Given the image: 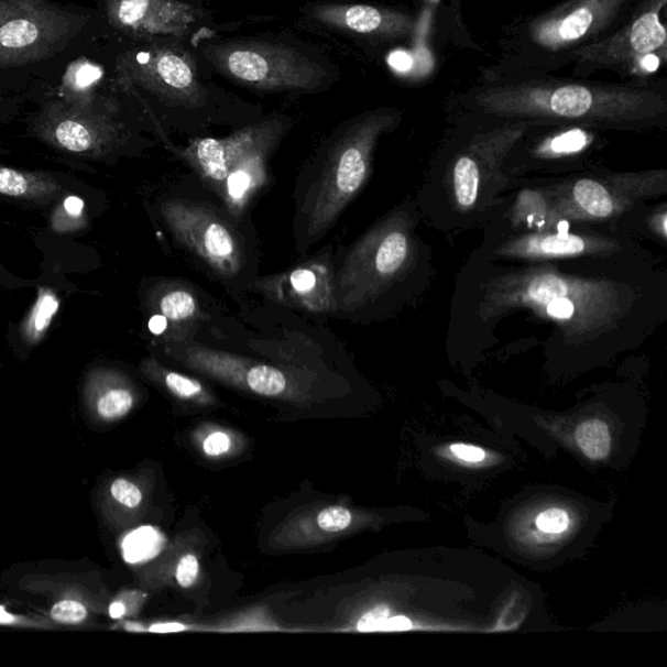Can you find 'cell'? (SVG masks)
I'll return each mask as SVG.
<instances>
[{
  "label": "cell",
  "mask_w": 667,
  "mask_h": 667,
  "mask_svg": "<svg viewBox=\"0 0 667 667\" xmlns=\"http://www.w3.org/2000/svg\"><path fill=\"white\" fill-rule=\"evenodd\" d=\"M457 106L488 120L641 130L666 123L667 88L664 83H606L492 67L458 95Z\"/></svg>",
  "instance_id": "obj_1"
},
{
  "label": "cell",
  "mask_w": 667,
  "mask_h": 667,
  "mask_svg": "<svg viewBox=\"0 0 667 667\" xmlns=\"http://www.w3.org/2000/svg\"><path fill=\"white\" fill-rule=\"evenodd\" d=\"M122 67L167 139L172 132L203 138L212 127L237 130L264 116L260 106L219 87L196 48L184 42L141 41L123 56Z\"/></svg>",
  "instance_id": "obj_2"
},
{
  "label": "cell",
  "mask_w": 667,
  "mask_h": 667,
  "mask_svg": "<svg viewBox=\"0 0 667 667\" xmlns=\"http://www.w3.org/2000/svg\"><path fill=\"white\" fill-rule=\"evenodd\" d=\"M394 108L368 110L336 127L303 167L294 192V245L305 258L319 243L372 175L375 149L401 124Z\"/></svg>",
  "instance_id": "obj_3"
},
{
  "label": "cell",
  "mask_w": 667,
  "mask_h": 667,
  "mask_svg": "<svg viewBox=\"0 0 667 667\" xmlns=\"http://www.w3.org/2000/svg\"><path fill=\"white\" fill-rule=\"evenodd\" d=\"M633 296L608 280L531 267L496 276L485 287L481 314L494 318L511 309H529L553 319L566 339H592L615 329L631 309Z\"/></svg>",
  "instance_id": "obj_4"
},
{
  "label": "cell",
  "mask_w": 667,
  "mask_h": 667,
  "mask_svg": "<svg viewBox=\"0 0 667 667\" xmlns=\"http://www.w3.org/2000/svg\"><path fill=\"white\" fill-rule=\"evenodd\" d=\"M207 196L182 186L167 188L155 204V216L175 247L233 299L244 300L260 276L258 232L251 219L241 221Z\"/></svg>",
  "instance_id": "obj_5"
},
{
  "label": "cell",
  "mask_w": 667,
  "mask_h": 667,
  "mask_svg": "<svg viewBox=\"0 0 667 667\" xmlns=\"http://www.w3.org/2000/svg\"><path fill=\"white\" fill-rule=\"evenodd\" d=\"M196 53L212 75L259 95L314 96L340 80V68L324 50L293 35H222Z\"/></svg>",
  "instance_id": "obj_6"
},
{
  "label": "cell",
  "mask_w": 667,
  "mask_h": 667,
  "mask_svg": "<svg viewBox=\"0 0 667 667\" xmlns=\"http://www.w3.org/2000/svg\"><path fill=\"white\" fill-rule=\"evenodd\" d=\"M295 124L286 113H269L226 138H195L170 145L201 186L233 217L250 221V210L271 183V163Z\"/></svg>",
  "instance_id": "obj_7"
},
{
  "label": "cell",
  "mask_w": 667,
  "mask_h": 667,
  "mask_svg": "<svg viewBox=\"0 0 667 667\" xmlns=\"http://www.w3.org/2000/svg\"><path fill=\"white\" fill-rule=\"evenodd\" d=\"M642 0H566L507 30L505 58L496 68L555 74L577 50L624 23Z\"/></svg>",
  "instance_id": "obj_8"
},
{
  "label": "cell",
  "mask_w": 667,
  "mask_h": 667,
  "mask_svg": "<svg viewBox=\"0 0 667 667\" xmlns=\"http://www.w3.org/2000/svg\"><path fill=\"white\" fill-rule=\"evenodd\" d=\"M415 221L397 208L336 258L337 317L363 321L406 280L416 258Z\"/></svg>",
  "instance_id": "obj_9"
},
{
  "label": "cell",
  "mask_w": 667,
  "mask_h": 667,
  "mask_svg": "<svg viewBox=\"0 0 667 667\" xmlns=\"http://www.w3.org/2000/svg\"><path fill=\"white\" fill-rule=\"evenodd\" d=\"M666 9L667 0H642L614 32L573 52L564 69L579 79L601 70L623 77L655 73L667 58Z\"/></svg>",
  "instance_id": "obj_10"
},
{
  "label": "cell",
  "mask_w": 667,
  "mask_h": 667,
  "mask_svg": "<svg viewBox=\"0 0 667 667\" xmlns=\"http://www.w3.org/2000/svg\"><path fill=\"white\" fill-rule=\"evenodd\" d=\"M493 127L474 133L453 155L446 186L451 203L460 212L480 209L501 186L502 165L517 143L536 122L529 120H492Z\"/></svg>",
  "instance_id": "obj_11"
},
{
  "label": "cell",
  "mask_w": 667,
  "mask_h": 667,
  "mask_svg": "<svg viewBox=\"0 0 667 667\" xmlns=\"http://www.w3.org/2000/svg\"><path fill=\"white\" fill-rule=\"evenodd\" d=\"M666 188L665 172L583 177L549 189L556 222L604 221Z\"/></svg>",
  "instance_id": "obj_12"
},
{
  "label": "cell",
  "mask_w": 667,
  "mask_h": 667,
  "mask_svg": "<svg viewBox=\"0 0 667 667\" xmlns=\"http://www.w3.org/2000/svg\"><path fill=\"white\" fill-rule=\"evenodd\" d=\"M302 23L361 48L400 44L413 37L416 20L409 12L390 7L315 0L300 9Z\"/></svg>",
  "instance_id": "obj_13"
},
{
  "label": "cell",
  "mask_w": 667,
  "mask_h": 667,
  "mask_svg": "<svg viewBox=\"0 0 667 667\" xmlns=\"http://www.w3.org/2000/svg\"><path fill=\"white\" fill-rule=\"evenodd\" d=\"M110 11L120 30L141 41L173 40L196 48L226 28L215 12L187 0H111Z\"/></svg>",
  "instance_id": "obj_14"
},
{
  "label": "cell",
  "mask_w": 667,
  "mask_h": 667,
  "mask_svg": "<svg viewBox=\"0 0 667 667\" xmlns=\"http://www.w3.org/2000/svg\"><path fill=\"white\" fill-rule=\"evenodd\" d=\"M336 258L334 247L281 273L259 276L250 293L324 324L337 317Z\"/></svg>",
  "instance_id": "obj_15"
},
{
  "label": "cell",
  "mask_w": 667,
  "mask_h": 667,
  "mask_svg": "<svg viewBox=\"0 0 667 667\" xmlns=\"http://www.w3.org/2000/svg\"><path fill=\"white\" fill-rule=\"evenodd\" d=\"M146 304L151 311L147 328L155 345L186 338L223 311L207 291L179 278L153 283Z\"/></svg>",
  "instance_id": "obj_16"
},
{
  "label": "cell",
  "mask_w": 667,
  "mask_h": 667,
  "mask_svg": "<svg viewBox=\"0 0 667 667\" xmlns=\"http://www.w3.org/2000/svg\"><path fill=\"white\" fill-rule=\"evenodd\" d=\"M621 251L619 241L591 233L567 231H538L509 239L496 250L500 258L521 260H549L598 258Z\"/></svg>",
  "instance_id": "obj_17"
},
{
  "label": "cell",
  "mask_w": 667,
  "mask_h": 667,
  "mask_svg": "<svg viewBox=\"0 0 667 667\" xmlns=\"http://www.w3.org/2000/svg\"><path fill=\"white\" fill-rule=\"evenodd\" d=\"M118 124L87 125L76 120H63L54 130L55 143L73 153H102L123 140Z\"/></svg>",
  "instance_id": "obj_18"
},
{
  "label": "cell",
  "mask_w": 667,
  "mask_h": 667,
  "mask_svg": "<svg viewBox=\"0 0 667 667\" xmlns=\"http://www.w3.org/2000/svg\"><path fill=\"white\" fill-rule=\"evenodd\" d=\"M61 189L59 184L47 175L0 166V195L33 203H47L54 200Z\"/></svg>",
  "instance_id": "obj_19"
},
{
  "label": "cell",
  "mask_w": 667,
  "mask_h": 667,
  "mask_svg": "<svg viewBox=\"0 0 667 667\" xmlns=\"http://www.w3.org/2000/svg\"><path fill=\"white\" fill-rule=\"evenodd\" d=\"M511 222L514 226L536 227L537 231H549L558 225L553 211V201L548 190H523L511 209Z\"/></svg>",
  "instance_id": "obj_20"
},
{
  "label": "cell",
  "mask_w": 667,
  "mask_h": 667,
  "mask_svg": "<svg viewBox=\"0 0 667 667\" xmlns=\"http://www.w3.org/2000/svg\"><path fill=\"white\" fill-rule=\"evenodd\" d=\"M59 299L47 288L40 289L37 303L34 304L30 317L23 326V337L30 343H37L45 336L53 319L59 310Z\"/></svg>",
  "instance_id": "obj_21"
},
{
  "label": "cell",
  "mask_w": 667,
  "mask_h": 667,
  "mask_svg": "<svg viewBox=\"0 0 667 667\" xmlns=\"http://www.w3.org/2000/svg\"><path fill=\"white\" fill-rule=\"evenodd\" d=\"M575 441L588 459L602 460L608 458L612 449V436L608 425L598 418L581 423L575 431Z\"/></svg>",
  "instance_id": "obj_22"
},
{
  "label": "cell",
  "mask_w": 667,
  "mask_h": 667,
  "mask_svg": "<svg viewBox=\"0 0 667 667\" xmlns=\"http://www.w3.org/2000/svg\"><path fill=\"white\" fill-rule=\"evenodd\" d=\"M165 546V538L157 529L143 527L133 531L123 542V556L128 564L146 562L157 557Z\"/></svg>",
  "instance_id": "obj_23"
},
{
  "label": "cell",
  "mask_w": 667,
  "mask_h": 667,
  "mask_svg": "<svg viewBox=\"0 0 667 667\" xmlns=\"http://www.w3.org/2000/svg\"><path fill=\"white\" fill-rule=\"evenodd\" d=\"M146 368L157 373L158 378L163 381V385L174 396L179 397V400L194 401L205 396V389L201 382L188 378L186 374L170 371V369L163 368L157 360L152 359L147 361Z\"/></svg>",
  "instance_id": "obj_24"
},
{
  "label": "cell",
  "mask_w": 667,
  "mask_h": 667,
  "mask_svg": "<svg viewBox=\"0 0 667 667\" xmlns=\"http://www.w3.org/2000/svg\"><path fill=\"white\" fill-rule=\"evenodd\" d=\"M134 396L130 389L118 386L106 390L99 396L97 411L105 420H118L124 417L133 407Z\"/></svg>",
  "instance_id": "obj_25"
},
{
  "label": "cell",
  "mask_w": 667,
  "mask_h": 667,
  "mask_svg": "<svg viewBox=\"0 0 667 667\" xmlns=\"http://www.w3.org/2000/svg\"><path fill=\"white\" fill-rule=\"evenodd\" d=\"M535 527L536 535L540 538L562 536L572 527V516L565 509H546L536 516Z\"/></svg>",
  "instance_id": "obj_26"
},
{
  "label": "cell",
  "mask_w": 667,
  "mask_h": 667,
  "mask_svg": "<svg viewBox=\"0 0 667 667\" xmlns=\"http://www.w3.org/2000/svg\"><path fill=\"white\" fill-rule=\"evenodd\" d=\"M588 143V134L584 131L571 130L549 140L542 146V154L546 157H564L583 151Z\"/></svg>",
  "instance_id": "obj_27"
},
{
  "label": "cell",
  "mask_w": 667,
  "mask_h": 667,
  "mask_svg": "<svg viewBox=\"0 0 667 667\" xmlns=\"http://www.w3.org/2000/svg\"><path fill=\"white\" fill-rule=\"evenodd\" d=\"M39 37V30L31 21L17 20L6 24L0 31V41L4 46L23 47Z\"/></svg>",
  "instance_id": "obj_28"
},
{
  "label": "cell",
  "mask_w": 667,
  "mask_h": 667,
  "mask_svg": "<svg viewBox=\"0 0 667 667\" xmlns=\"http://www.w3.org/2000/svg\"><path fill=\"white\" fill-rule=\"evenodd\" d=\"M50 615L58 623L79 624L88 619V610L79 601L63 600L53 606Z\"/></svg>",
  "instance_id": "obj_29"
},
{
  "label": "cell",
  "mask_w": 667,
  "mask_h": 667,
  "mask_svg": "<svg viewBox=\"0 0 667 667\" xmlns=\"http://www.w3.org/2000/svg\"><path fill=\"white\" fill-rule=\"evenodd\" d=\"M352 515L345 507H329L317 516L318 527L325 532H342L350 527Z\"/></svg>",
  "instance_id": "obj_30"
},
{
  "label": "cell",
  "mask_w": 667,
  "mask_h": 667,
  "mask_svg": "<svg viewBox=\"0 0 667 667\" xmlns=\"http://www.w3.org/2000/svg\"><path fill=\"white\" fill-rule=\"evenodd\" d=\"M111 494L119 503L130 509H136L141 501H143V494H141L140 489L124 479L113 482Z\"/></svg>",
  "instance_id": "obj_31"
},
{
  "label": "cell",
  "mask_w": 667,
  "mask_h": 667,
  "mask_svg": "<svg viewBox=\"0 0 667 667\" xmlns=\"http://www.w3.org/2000/svg\"><path fill=\"white\" fill-rule=\"evenodd\" d=\"M198 575V560L194 555L184 556L176 567V580L183 588L194 586Z\"/></svg>",
  "instance_id": "obj_32"
},
{
  "label": "cell",
  "mask_w": 667,
  "mask_h": 667,
  "mask_svg": "<svg viewBox=\"0 0 667 667\" xmlns=\"http://www.w3.org/2000/svg\"><path fill=\"white\" fill-rule=\"evenodd\" d=\"M449 450L453 457L468 464H479L486 459V452L478 446L457 444L451 445Z\"/></svg>",
  "instance_id": "obj_33"
},
{
  "label": "cell",
  "mask_w": 667,
  "mask_h": 667,
  "mask_svg": "<svg viewBox=\"0 0 667 667\" xmlns=\"http://www.w3.org/2000/svg\"><path fill=\"white\" fill-rule=\"evenodd\" d=\"M102 77V69L94 64L85 63L77 68L74 84L77 89H87Z\"/></svg>",
  "instance_id": "obj_34"
},
{
  "label": "cell",
  "mask_w": 667,
  "mask_h": 667,
  "mask_svg": "<svg viewBox=\"0 0 667 667\" xmlns=\"http://www.w3.org/2000/svg\"><path fill=\"white\" fill-rule=\"evenodd\" d=\"M231 439L222 431L212 433L204 442V451L210 457L223 456L230 450Z\"/></svg>",
  "instance_id": "obj_35"
},
{
  "label": "cell",
  "mask_w": 667,
  "mask_h": 667,
  "mask_svg": "<svg viewBox=\"0 0 667 667\" xmlns=\"http://www.w3.org/2000/svg\"><path fill=\"white\" fill-rule=\"evenodd\" d=\"M390 616V610L385 606L375 608L372 612L363 615L358 622L359 631H380L382 623Z\"/></svg>",
  "instance_id": "obj_36"
},
{
  "label": "cell",
  "mask_w": 667,
  "mask_h": 667,
  "mask_svg": "<svg viewBox=\"0 0 667 667\" xmlns=\"http://www.w3.org/2000/svg\"><path fill=\"white\" fill-rule=\"evenodd\" d=\"M84 208L85 204L81 198L69 196L64 200L62 211L66 212L69 218L76 219L83 216Z\"/></svg>",
  "instance_id": "obj_37"
},
{
  "label": "cell",
  "mask_w": 667,
  "mask_h": 667,
  "mask_svg": "<svg viewBox=\"0 0 667 667\" xmlns=\"http://www.w3.org/2000/svg\"><path fill=\"white\" fill-rule=\"evenodd\" d=\"M413 628V623L406 616H392L382 623L380 631H406Z\"/></svg>",
  "instance_id": "obj_38"
},
{
  "label": "cell",
  "mask_w": 667,
  "mask_h": 667,
  "mask_svg": "<svg viewBox=\"0 0 667 667\" xmlns=\"http://www.w3.org/2000/svg\"><path fill=\"white\" fill-rule=\"evenodd\" d=\"M186 630V626L177 623L154 624L151 627L152 633H176V631Z\"/></svg>",
  "instance_id": "obj_39"
},
{
  "label": "cell",
  "mask_w": 667,
  "mask_h": 667,
  "mask_svg": "<svg viewBox=\"0 0 667 667\" xmlns=\"http://www.w3.org/2000/svg\"><path fill=\"white\" fill-rule=\"evenodd\" d=\"M110 616L113 620H120L125 614V608L120 602H113L109 610Z\"/></svg>",
  "instance_id": "obj_40"
},
{
  "label": "cell",
  "mask_w": 667,
  "mask_h": 667,
  "mask_svg": "<svg viewBox=\"0 0 667 667\" xmlns=\"http://www.w3.org/2000/svg\"><path fill=\"white\" fill-rule=\"evenodd\" d=\"M18 622L15 615L10 614L3 606H0V624H15Z\"/></svg>",
  "instance_id": "obj_41"
},
{
  "label": "cell",
  "mask_w": 667,
  "mask_h": 667,
  "mask_svg": "<svg viewBox=\"0 0 667 667\" xmlns=\"http://www.w3.org/2000/svg\"><path fill=\"white\" fill-rule=\"evenodd\" d=\"M187 2H196V3H200V0H187Z\"/></svg>",
  "instance_id": "obj_42"
}]
</instances>
